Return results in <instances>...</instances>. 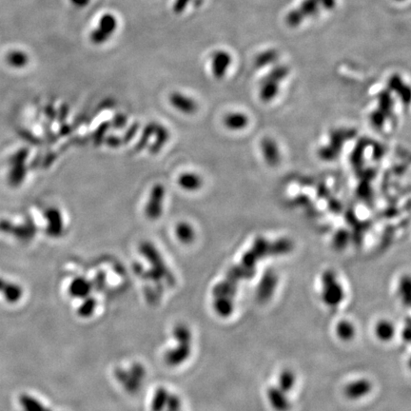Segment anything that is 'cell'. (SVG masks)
<instances>
[{
    "label": "cell",
    "mask_w": 411,
    "mask_h": 411,
    "mask_svg": "<svg viewBox=\"0 0 411 411\" xmlns=\"http://www.w3.org/2000/svg\"><path fill=\"white\" fill-rule=\"evenodd\" d=\"M322 300L329 306H337L341 304L345 297L343 287L337 281L336 274L331 271H327L322 276Z\"/></svg>",
    "instance_id": "6da1fadb"
},
{
    "label": "cell",
    "mask_w": 411,
    "mask_h": 411,
    "mask_svg": "<svg viewBox=\"0 0 411 411\" xmlns=\"http://www.w3.org/2000/svg\"><path fill=\"white\" fill-rule=\"evenodd\" d=\"M118 28V19L115 15L106 13L98 18L96 26L90 33V40L94 45H102L115 33Z\"/></svg>",
    "instance_id": "7a4b0ae2"
},
{
    "label": "cell",
    "mask_w": 411,
    "mask_h": 411,
    "mask_svg": "<svg viewBox=\"0 0 411 411\" xmlns=\"http://www.w3.org/2000/svg\"><path fill=\"white\" fill-rule=\"evenodd\" d=\"M165 190L163 186L157 185L152 190L150 200L147 204L146 214L151 219H157L163 211Z\"/></svg>",
    "instance_id": "3957f363"
},
{
    "label": "cell",
    "mask_w": 411,
    "mask_h": 411,
    "mask_svg": "<svg viewBox=\"0 0 411 411\" xmlns=\"http://www.w3.org/2000/svg\"><path fill=\"white\" fill-rule=\"evenodd\" d=\"M372 389V384L367 379H359L349 383L344 389L346 397L352 401L360 400L367 395Z\"/></svg>",
    "instance_id": "277c9868"
},
{
    "label": "cell",
    "mask_w": 411,
    "mask_h": 411,
    "mask_svg": "<svg viewBox=\"0 0 411 411\" xmlns=\"http://www.w3.org/2000/svg\"><path fill=\"white\" fill-rule=\"evenodd\" d=\"M267 397L271 407L275 411H288L290 408V402L286 392L280 389L278 386H271L268 389Z\"/></svg>",
    "instance_id": "5b68a950"
},
{
    "label": "cell",
    "mask_w": 411,
    "mask_h": 411,
    "mask_svg": "<svg viewBox=\"0 0 411 411\" xmlns=\"http://www.w3.org/2000/svg\"><path fill=\"white\" fill-rule=\"evenodd\" d=\"M169 102L174 109L186 114L193 113L197 110L195 101L192 98L180 92L172 93L169 97Z\"/></svg>",
    "instance_id": "8992f818"
},
{
    "label": "cell",
    "mask_w": 411,
    "mask_h": 411,
    "mask_svg": "<svg viewBox=\"0 0 411 411\" xmlns=\"http://www.w3.org/2000/svg\"><path fill=\"white\" fill-rule=\"evenodd\" d=\"M178 185L187 192H195L202 187L203 180L197 173L189 171L180 175L178 178Z\"/></svg>",
    "instance_id": "52a82bcc"
},
{
    "label": "cell",
    "mask_w": 411,
    "mask_h": 411,
    "mask_svg": "<svg viewBox=\"0 0 411 411\" xmlns=\"http://www.w3.org/2000/svg\"><path fill=\"white\" fill-rule=\"evenodd\" d=\"M375 335L382 342H389L395 335V327L388 320H381L375 326Z\"/></svg>",
    "instance_id": "ba28073f"
},
{
    "label": "cell",
    "mask_w": 411,
    "mask_h": 411,
    "mask_svg": "<svg viewBox=\"0 0 411 411\" xmlns=\"http://www.w3.org/2000/svg\"><path fill=\"white\" fill-rule=\"evenodd\" d=\"M225 126L230 131H240L248 124V118L242 112H229L224 118Z\"/></svg>",
    "instance_id": "9c48e42d"
},
{
    "label": "cell",
    "mask_w": 411,
    "mask_h": 411,
    "mask_svg": "<svg viewBox=\"0 0 411 411\" xmlns=\"http://www.w3.org/2000/svg\"><path fill=\"white\" fill-rule=\"evenodd\" d=\"M277 280L274 274H266L258 288V296L260 299L266 301L274 293Z\"/></svg>",
    "instance_id": "30bf717a"
},
{
    "label": "cell",
    "mask_w": 411,
    "mask_h": 411,
    "mask_svg": "<svg viewBox=\"0 0 411 411\" xmlns=\"http://www.w3.org/2000/svg\"><path fill=\"white\" fill-rule=\"evenodd\" d=\"M229 56L222 52L216 53L212 58V70L216 77H222L229 65Z\"/></svg>",
    "instance_id": "8fae6325"
},
{
    "label": "cell",
    "mask_w": 411,
    "mask_h": 411,
    "mask_svg": "<svg viewBox=\"0 0 411 411\" xmlns=\"http://www.w3.org/2000/svg\"><path fill=\"white\" fill-rule=\"evenodd\" d=\"M213 305H214V309L216 313L222 317H228L233 311L232 297H228V296L215 297Z\"/></svg>",
    "instance_id": "7c38bea8"
},
{
    "label": "cell",
    "mask_w": 411,
    "mask_h": 411,
    "mask_svg": "<svg viewBox=\"0 0 411 411\" xmlns=\"http://www.w3.org/2000/svg\"><path fill=\"white\" fill-rule=\"evenodd\" d=\"M296 383V376L291 369H284L280 372L278 376L277 386L282 389L284 392L288 393L291 391Z\"/></svg>",
    "instance_id": "4fadbf2b"
},
{
    "label": "cell",
    "mask_w": 411,
    "mask_h": 411,
    "mask_svg": "<svg viewBox=\"0 0 411 411\" xmlns=\"http://www.w3.org/2000/svg\"><path fill=\"white\" fill-rule=\"evenodd\" d=\"M356 333V329L354 325L347 320H343L338 323L336 327V334L339 339L342 341L348 342L354 338Z\"/></svg>",
    "instance_id": "5bb4252c"
},
{
    "label": "cell",
    "mask_w": 411,
    "mask_h": 411,
    "mask_svg": "<svg viewBox=\"0 0 411 411\" xmlns=\"http://www.w3.org/2000/svg\"><path fill=\"white\" fill-rule=\"evenodd\" d=\"M6 61L11 67L16 68V69H21L28 65L29 56L26 55V53L22 51L15 50V51L10 52L7 55Z\"/></svg>",
    "instance_id": "9a60e30c"
},
{
    "label": "cell",
    "mask_w": 411,
    "mask_h": 411,
    "mask_svg": "<svg viewBox=\"0 0 411 411\" xmlns=\"http://www.w3.org/2000/svg\"><path fill=\"white\" fill-rule=\"evenodd\" d=\"M176 235L177 238L182 243H192L195 238V232L192 225L187 222H182L177 225L176 227Z\"/></svg>",
    "instance_id": "2e32d148"
},
{
    "label": "cell",
    "mask_w": 411,
    "mask_h": 411,
    "mask_svg": "<svg viewBox=\"0 0 411 411\" xmlns=\"http://www.w3.org/2000/svg\"><path fill=\"white\" fill-rule=\"evenodd\" d=\"M399 295L406 305L411 304V279L409 276H404L399 284Z\"/></svg>",
    "instance_id": "e0dca14e"
},
{
    "label": "cell",
    "mask_w": 411,
    "mask_h": 411,
    "mask_svg": "<svg viewBox=\"0 0 411 411\" xmlns=\"http://www.w3.org/2000/svg\"><path fill=\"white\" fill-rule=\"evenodd\" d=\"M263 152L264 154L266 155V158L269 161H272L274 163L275 161L278 160L279 157V153H278V149L276 147V145L274 144V142L267 140L264 144H263Z\"/></svg>",
    "instance_id": "ac0fdd59"
},
{
    "label": "cell",
    "mask_w": 411,
    "mask_h": 411,
    "mask_svg": "<svg viewBox=\"0 0 411 411\" xmlns=\"http://www.w3.org/2000/svg\"><path fill=\"white\" fill-rule=\"evenodd\" d=\"M21 405L26 411H45V408L37 401L32 399L31 397H22Z\"/></svg>",
    "instance_id": "d6986e66"
},
{
    "label": "cell",
    "mask_w": 411,
    "mask_h": 411,
    "mask_svg": "<svg viewBox=\"0 0 411 411\" xmlns=\"http://www.w3.org/2000/svg\"><path fill=\"white\" fill-rule=\"evenodd\" d=\"M70 2L76 8H84L90 3V0H70Z\"/></svg>",
    "instance_id": "ffe728a7"
},
{
    "label": "cell",
    "mask_w": 411,
    "mask_h": 411,
    "mask_svg": "<svg viewBox=\"0 0 411 411\" xmlns=\"http://www.w3.org/2000/svg\"><path fill=\"white\" fill-rule=\"evenodd\" d=\"M188 1L189 0H176V4H174V9H176L178 12L182 11L185 9Z\"/></svg>",
    "instance_id": "44dd1931"
}]
</instances>
